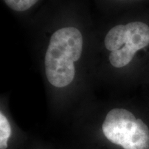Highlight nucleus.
<instances>
[{"label": "nucleus", "instance_id": "2", "mask_svg": "<svg viewBox=\"0 0 149 149\" xmlns=\"http://www.w3.org/2000/svg\"><path fill=\"white\" fill-rule=\"evenodd\" d=\"M148 45L149 26L142 22L115 26L104 38V46L109 53V62L116 68L129 64L136 53Z\"/></svg>", "mask_w": 149, "mask_h": 149}, {"label": "nucleus", "instance_id": "4", "mask_svg": "<svg viewBox=\"0 0 149 149\" xmlns=\"http://www.w3.org/2000/svg\"><path fill=\"white\" fill-rule=\"evenodd\" d=\"M11 134V128L8 120L1 112L0 113V149H6L8 139Z\"/></svg>", "mask_w": 149, "mask_h": 149}, {"label": "nucleus", "instance_id": "3", "mask_svg": "<svg viewBox=\"0 0 149 149\" xmlns=\"http://www.w3.org/2000/svg\"><path fill=\"white\" fill-rule=\"evenodd\" d=\"M102 131L111 142L124 149H149L148 126L126 109L111 110L102 124Z\"/></svg>", "mask_w": 149, "mask_h": 149}, {"label": "nucleus", "instance_id": "5", "mask_svg": "<svg viewBox=\"0 0 149 149\" xmlns=\"http://www.w3.org/2000/svg\"><path fill=\"white\" fill-rule=\"evenodd\" d=\"M7 6L16 12H24L32 8L39 0H3Z\"/></svg>", "mask_w": 149, "mask_h": 149}, {"label": "nucleus", "instance_id": "1", "mask_svg": "<svg viewBox=\"0 0 149 149\" xmlns=\"http://www.w3.org/2000/svg\"><path fill=\"white\" fill-rule=\"evenodd\" d=\"M83 46L82 34L75 27L61 28L52 35L44 59L46 75L51 85L64 88L72 82Z\"/></svg>", "mask_w": 149, "mask_h": 149}]
</instances>
